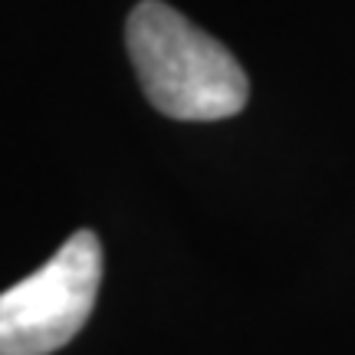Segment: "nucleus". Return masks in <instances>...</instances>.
I'll return each mask as SVG.
<instances>
[{"label": "nucleus", "mask_w": 355, "mask_h": 355, "mask_svg": "<svg viewBox=\"0 0 355 355\" xmlns=\"http://www.w3.org/2000/svg\"><path fill=\"white\" fill-rule=\"evenodd\" d=\"M128 60L145 99L178 122H217L247 105L237 56L162 0H141L125 20Z\"/></svg>", "instance_id": "f257e3e1"}, {"label": "nucleus", "mask_w": 355, "mask_h": 355, "mask_svg": "<svg viewBox=\"0 0 355 355\" xmlns=\"http://www.w3.org/2000/svg\"><path fill=\"white\" fill-rule=\"evenodd\" d=\"M102 243L76 230L37 273L0 293V355H50L73 343L92 316Z\"/></svg>", "instance_id": "f03ea898"}]
</instances>
